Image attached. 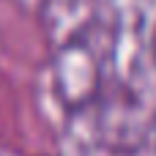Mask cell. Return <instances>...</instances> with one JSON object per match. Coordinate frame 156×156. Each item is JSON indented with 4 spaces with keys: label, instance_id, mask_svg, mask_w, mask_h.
<instances>
[{
    "label": "cell",
    "instance_id": "1",
    "mask_svg": "<svg viewBox=\"0 0 156 156\" xmlns=\"http://www.w3.org/2000/svg\"><path fill=\"white\" fill-rule=\"evenodd\" d=\"M148 49H151V60H154V69H156V22H154V30H151V41H148Z\"/></svg>",
    "mask_w": 156,
    "mask_h": 156
}]
</instances>
